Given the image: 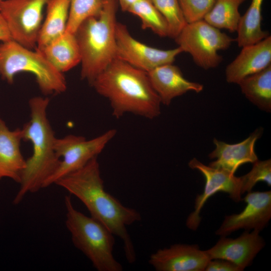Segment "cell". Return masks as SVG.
<instances>
[{"label":"cell","mask_w":271,"mask_h":271,"mask_svg":"<svg viewBox=\"0 0 271 271\" xmlns=\"http://www.w3.org/2000/svg\"><path fill=\"white\" fill-rule=\"evenodd\" d=\"M55 184L79 199L92 217L121 240L127 261L130 263L136 261V253L127 226L141 221V215L134 209L123 205L105 190L97 157Z\"/></svg>","instance_id":"6da1fadb"},{"label":"cell","mask_w":271,"mask_h":271,"mask_svg":"<svg viewBox=\"0 0 271 271\" xmlns=\"http://www.w3.org/2000/svg\"><path fill=\"white\" fill-rule=\"evenodd\" d=\"M91 85L108 100L115 118L130 113L153 119L161 113V100L147 72L120 59H114Z\"/></svg>","instance_id":"7a4b0ae2"},{"label":"cell","mask_w":271,"mask_h":271,"mask_svg":"<svg viewBox=\"0 0 271 271\" xmlns=\"http://www.w3.org/2000/svg\"><path fill=\"white\" fill-rule=\"evenodd\" d=\"M49 99L36 96L29 102L30 119L22 129L23 140L32 143V156L26 160L20 189L13 200L19 204L29 193L43 188L58 167L61 160L55 149L56 138L47 116Z\"/></svg>","instance_id":"3957f363"},{"label":"cell","mask_w":271,"mask_h":271,"mask_svg":"<svg viewBox=\"0 0 271 271\" xmlns=\"http://www.w3.org/2000/svg\"><path fill=\"white\" fill-rule=\"evenodd\" d=\"M97 16L84 21L74 33L81 54V78L90 85L116 58L118 0H102Z\"/></svg>","instance_id":"277c9868"},{"label":"cell","mask_w":271,"mask_h":271,"mask_svg":"<svg viewBox=\"0 0 271 271\" xmlns=\"http://www.w3.org/2000/svg\"><path fill=\"white\" fill-rule=\"evenodd\" d=\"M65 225L74 245L92 262L98 271H121V264L113 254L114 235L103 224L79 211L71 198L66 196Z\"/></svg>","instance_id":"5b68a950"},{"label":"cell","mask_w":271,"mask_h":271,"mask_svg":"<svg viewBox=\"0 0 271 271\" xmlns=\"http://www.w3.org/2000/svg\"><path fill=\"white\" fill-rule=\"evenodd\" d=\"M21 72H29L36 78L45 94L61 93L67 89L63 74L57 70L39 51L30 49L13 40L0 42V76L9 84Z\"/></svg>","instance_id":"8992f818"},{"label":"cell","mask_w":271,"mask_h":271,"mask_svg":"<svg viewBox=\"0 0 271 271\" xmlns=\"http://www.w3.org/2000/svg\"><path fill=\"white\" fill-rule=\"evenodd\" d=\"M175 41L197 66L208 70L219 66L223 58L218 51L227 49L235 40L202 20L187 23Z\"/></svg>","instance_id":"52a82bcc"},{"label":"cell","mask_w":271,"mask_h":271,"mask_svg":"<svg viewBox=\"0 0 271 271\" xmlns=\"http://www.w3.org/2000/svg\"><path fill=\"white\" fill-rule=\"evenodd\" d=\"M116 130L110 129L92 139L81 136L67 135L56 138L55 149L61 160L55 172L45 182L43 188L55 184L59 179L80 169L103 151L115 137Z\"/></svg>","instance_id":"ba28073f"},{"label":"cell","mask_w":271,"mask_h":271,"mask_svg":"<svg viewBox=\"0 0 271 271\" xmlns=\"http://www.w3.org/2000/svg\"><path fill=\"white\" fill-rule=\"evenodd\" d=\"M48 0H5L0 14L12 40L30 49H36Z\"/></svg>","instance_id":"9c48e42d"},{"label":"cell","mask_w":271,"mask_h":271,"mask_svg":"<svg viewBox=\"0 0 271 271\" xmlns=\"http://www.w3.org/2000/svg\"><path fill=\"white\" fill-rule=\"evenodd\" d=\"M188 166L191 169L200 172L205 179L204 191L196 196L194 210L186 220L187 226L191 230H196L198 228L201 220V211L212 195L217 192H224L233 201L238 202L241 200V196L248 192L244 175L236 177L234 174L227 171L205 165L195 158L189 162Z\"/></svg>","instance_id":"30bf717a"},{"label":"cell","mask_w":271,"mask_h":271,"mask_svg":"<svg viewBox=\"0 0 271 271\" xmlns=\"http://www.w3.org/2000/svg\"><path fill=\"white\" fill-rule=\"evenodd\" d=\"M115 39L116 58L146 72L173 63L176 57L183 52L179 47L162 50L148 46L132 37L126 26L118 22Z\"/></svg>","instance_id":"8fae6325"},{"label":"cell","mask_w":271,"mask_h":271,"mask_svg":"<svg viewBox=\"0 0 271 271\" xmlns=\"http://www.w3.org/2000/svg\"><path fill=\"white\" fill-rule=\"evenodd\" d=\"M245 207L240 213L226 216L216 234L226 236L241 229L261 231L271 218V191L249 192L244 198Z\"/></svg>","instance_id":"7c38bea8"},{"label":"cell","mask_w":271,"mask_h":271,"mask_svg":"<svg viewBox=\"0 0 271 271\" xmlns=\"http://www.w3.org/2000/svg\"><path fill=\"white\" fill-rule=\"evenodd\" d=\"M260 232L245 230L234 239L221 236L213 246L205 251L210 260L225 259L244 269L265 245Z\"/></svg>","instance_id":"4fadbf2b"},{"label":"cell","mask_w":271,"mask_h":271,"mask_svg":"<svg viewBox=\"0 0 271 271\" xmlns=\"http://www.w3.org/2000/svg\"><path fill=\"white\" fill-rule=\"evenodd\" d=\"M209 260L197 244H175L152 254L149 263L157 271H204Z\"/></svg>","instance_id":"5bb4252c"},{"label":"cell","mask_w":271,"mask_h":271,"mask_svg":"<svg viewBox=\"0 0 271 271\" xmlns=\"http://www.w3.org/2000/svg\"><path fill=\"white\" fill-rule=\"evenodd\" d=\"M262 132V128H257L242 142L233 144L214 139L215 148L208 157L215 160L209 166L234 174L240 166L254 163L258 160L255 152V145Z\"/></svg>","instance_id":"9a60e30c"},{"label":"cell","mask_w":271,"mask_h":271,"mask_svg":"<svg viewBox=\"0 0 271 271\" xmlns=\"http://www.w3.org/2000/svg\"><path fill=\"white\" fill-rule=\"evenodd\" d=\"M241 48L239 54L225 69V78L229 83L238 84L244 78L271 65L270 35Z\"/></svg>","instance_id":"2e32d148"},{"label":"cell","mask_w":271,"mask_h":271,"mask_svg":"<svg viewBox=\"0 0 271 271\" xmlns=\"http://www.w3.org/2000/svg\"><path fill=\"white\" fill-rule=\"evenodd\" d=\"M147 73L161 103L165 105L188 91L199 93L204 88L202 84L186 79L180 68L173 63L158 67Z\"/></svg>","instance_id":"e0dca14e"},{"label":"cell","mask_w":271,"mask_h":271,"mask_svg":"<svg viewBox=\"0 0 271 271\" xmlns=\"http://www.w3.org/2000/svg\"><path fill=\"white\" fill-rule=\"evenodd\" d=\"M22 129L10 130L0 116V180L10 178L20 183L26 166L21 153Z\"/></svg>","instance_id":"ac0fdd59"},{"label":"cell","mask_w":271,"mask_h":271,"mask_svg":"<svg viewBox=\"0 0 271 271\" xmlns=\"http://www.w3.org/2000/svg\"><path fill=\"white\" fill-rule=\"evenodd\" d=\"M37 50L62 73L72 69L81 62L80 52L75 35L67 31L41 50Z\"/></svg>","instance_id":"d6986e66"},{"label":"cell","mask_w":271,"mask_h":271,"mask_svg":"<svg viewBox=\"0 0 271 271\" xmlns=\"http://www.w3.org/2000/svg\"><path fill=\"white\" fill-rule=\"evenodd\" d=\"M46 6V15L42 23L35 49L38 50L66 32L70 0H48Z\"/></svg>","instance_id":"ffe728a7"},{"label":"cell","mask_w":271,"mask_h":271,"mask_svg":"<svg viewBox=\"0 0 271 271\" xmlns=\"http://www.w3.org/2000/svg\"><path fill=\"white\" fill-rule=\"evenodd\" d=\"M238 84L250 102L262 111H271V65L244 78Z\"/></svg>","instance_id":"44dd1931"},{"label":"cell","mask_w":271,"mask_h":271,"mask_svg":"<svg viewBox=\"0 0 271 271\" xmlns=\"http://www.w3.org/2000/svg\"><path fill=\"white\" fill-rule=\"evenodd\" d=\"M264 0H251L248 9L241 16L236 41L239 47L257 43L267 37L269 33L261 28L262 6Z\"/></svg>","instance_id":"7402d4cb"},{"label":"cell","mask_w":271,"mask_h":271,"mask_svg":"<svg viewBox=\"0 0 271 271\" xmlns=\"http://www.w3.org/2000/svg\"><path fill=\"white\" fill-rule=\"evenodd\" d=\"M247 0H215L204 20L213 27L236 32L241 18L240 6Z\"/></svg>","instance_id":"603a6c76"},{"label":"cell","mask_w":271,"mask_h":271,"mask_svg":"<svg viewBox=\"0 0 271 271\" xmlns=\"http://www.w3.org/2000/svg\"><path fill=\"white\" fill-rule=\"evenodd\" d=\"M127 12L140 19L143 29H150L161 37H168L165 19L149 0H138Z\"/></svg>","instance_id":"cb8c5ba5"},{"label":"cell","mask_w":271,"mask_h":271,"mask_svg":"<svg viewBox=\"0 0 271 271\" xmlns=\"http://www.w3.org/2000/svg\"><path fill=\"white\" fill-rule=\"evenodd\" d=\"M165 19L168 37L175 39L187 24L179 0H149Z\"/></svg>","instance_id":"d4e9b609"},{"label":"cell","mask_w":271,"mask_h":271,"mask_svg":"<svg viewBox=\"0 0 271 271\" xmlns=\"http://www.w3.org/2000/svg\"><path fill=\"white\" fill-rule=\"evenodd\" d=\"M102 5V0H70L66 31L74 33L84 21L99 15Z\"/></svg>","instance_id":"484cf974"},{"label":"cell","mask_w":271,"mask_h":271,"mask_svg":"<svg viewBox=\"0 0 271 271\" xmlns=\"http://www.w3.org/2000/svg\"><path fill=\"white\" fill-rule=\"evenodd\" d=\"M215 0H179L187 23L203 20L212 8Z\"/></svg>","instance_id":"4316f807"},{"label":"cell","mask_w":271,"mask_h":271,"mask_svg":"<svg viewBox=\"0 0 271 271\" xmlns=\"http://www.w3.org/2000/svg\"><path fill=\"white\" fill-rule=\"evenodd\" d=\"M248 192H250L255 184L259 182H265L271 185V160H258L253 163L251 170L244 175Z\"/></svg>","instance_id":"83f0119b"},{"label":"cell","mask_w":271,"mask_h":271,"mask_svg":"<svg viewBox=\"0 0 271 271\" xmlns=\"http://www.w3.org/2000/svg\"><path fill=\"white\" fill-rule=\"evenodd\" d=\"M242 268L228 260L213 259L209 260L204 271H242Z\"/></svg>","instance_id":"f1b7e54d"},{"label":"cell","mask_w":271,"mask_h":271,"mask_svg":"<svg viewBox=\"0 0 271 271\" xmlns=\"http://www.w3.org/2000/svg\"><path fill=\"white\" fill-rule=\"evenodd\" d=\"M12 40L9 29L3 16L0 14V42Z\"/></svg>","instance_id":"f546056e"},{"label":"cell","mask_w":271,"mask_h":271,"mask_svg":"<svg viewBox=\"0 0 271 271\" xmlns=\"http://www.w3.org/2000/svg\"><path fill=\"white\" fill-rule=\"evenodd\" d=\"M138 0H118V5L123 12H127L129 9Z\"/></svg>","instance_id":"4dcf8cb0"},{"label":"cell","mask_w":271,"mask_h":271,"mask_svg":"<svg viewBox=\"0 0 271 271\" xmlns=\"http://www.w3.org/2000/svg\"><path fill=\"white\" fill-rule=\"evenodd\" d=\"M5 1V0H0V5L2 4V3H3Z\"/></svg>","instance_id":"1f68e13d"}]
</instances>
